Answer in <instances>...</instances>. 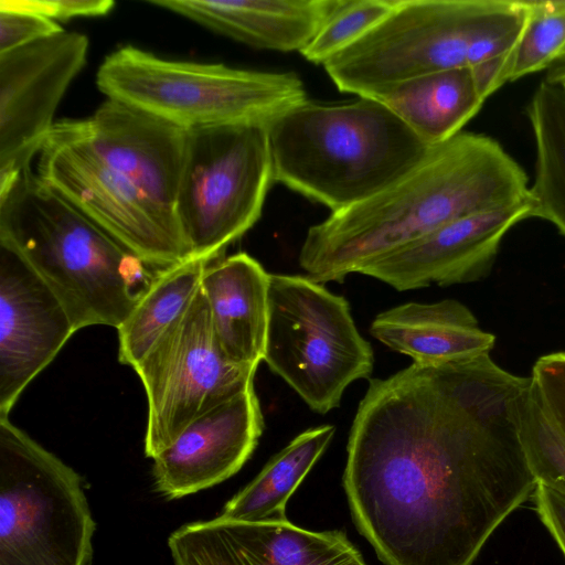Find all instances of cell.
<instances>
[{
  "label": "cell",
  "instance_id": "cell-1",
  "mask_svg": "<svg viewBox=\"0 0 565 565\" xmlns=\"http://www.w3.org/2000/svg\"><path fill=\"white\" fill-rule=\"evenodd\" d=\"M530 382L490 354L413 362L370 380L343 488L355 526L385 565H472L533 494L520 439Z\"/></svg>",
  "mask_w": 565,
  "mask_h": 565
},
{
  "label": "cell",
  "instance_id": "cell-2",
  "mask_svg": "<svg viewBox=\"0 0 565 565\" xmlns=\"http://www.w3.org/2000/svg\"><path fill=\"white\" fill-rule=\"evenodd\" d=\"M529 199L527 175L503 147L461 131L391 186L312 225L299 265L317 282H340L444 224Z\"/></svg>",
  "mask_w": 565,
  "mask_h": 565
},
{
  "label": "cell",
  "instance_id": "cell-3",
  "mask_svg": "<svg viewBox=\"0 0 565 565\" xmlns=\"http://www.w3.org/2000/svg\"><path fill=\"white\" fill-rule=\"evenodd\" d=\"M0 243L50 287L76 331L97 324L118 329L157 271L31 167L0 181Z\"/></svg>",
  "mask_w": 565,
  "mask_h": 565
},
{
  "label": "cell",
  "instance_id": "cell-4",
  "mask_svg": "<svg viewBox=\"0 0 565 565\" xmlns=\"http://www.w3.org/2000/svg\"><path fill=\"white\" fill-rule=\"evenodd\" d=\"M274 181L327 206L351 207L415 169L431 147L381 102L292 107L268 127Z\"/></svg>",
  "mask_w": 565,
  "mask_h": 565
},
{
  "label": "cell",
  "instance_id": "cell-5",
  "mask_svg": "<svg viewBox=\"0 0 565 565\" xmlns=\"http://www.w3.org/2000/svg\"><path fill=\"white\" fill-rule=\"evenodd\" d=\"M526 19V0H395L323 67L340 92L375 98L401 82L512 52Z\"/></svg>",
  "mask_w": 565,
  "mask_h": 565
},
{
  "label": "cell",
  "instance_id": "cell-6",
  "mask_svg": "<svg viewBox=\"0 0 565 565\" xmlns=\"http://www.w3.org/2000/svg\"><path fill=\"white\" fill-rule=\"evenodd\" d=\"M96 85L107 98L185 130L239 122L268 127L307 100L303 83L292 72L175 61L132 45L105 57Z\"/></svg>",
  "mask_w": 565,
  "mask_h": 565
},
{
  "label": "cell",
  "instance_id": "cell-7",
  "mask_svg": "<svg viewBox=\"0 0 565 565\" xmlns=\"http://www.w3.org/2000/svg\"><path fill=\"white\" fill-rule=\"evenodd\" d=\"M95 522L79 475L0 418V565H90Z\"/></svg>",
  "mask_w": 565,
  "mask_h": 565
},
{
  "label": "cell",
  "instance_id": "cell-8",
  "mask_svg": "<svg viewBox=\"0 0 565 565\" xmlns=\"http://www.w3.org/2000/svg\"><path fill=\"white\" fill-rule=\"evenodd\" d=\"M268 306L264 361L310 409L327 414L371 375L373 350L345 298L308 276L270 274Z\"/></svg>",
  "mask_w": 565,
  "mask_h": 565
},
{
  "label": "cell",
  "instance_id": "cell-9",
  "mask_svg": "<svg viewBox=\"0 0 565 565\" xmlns=\"http://www.w3.org/2000/svg\"><path fill=\"white\" fill-rule=\"evenodd\" d=\"M273 181L266 126L188 130L174 214L192 257L221 258L258 221Z\"/></svg>",
  "mask_w": 565,
  "mask_h": 565
},
{
  "label": "cell",
  "instance_id": "cell-10",
  "mask_svg": "<svg viewBox=\"0 0 565 565\" xmlns=\"http://www.w3.org/2000/svg\"><path fill=\"white\" fill-rule=\"evenodd\" d=\"M38 157L42 181L150 267L192 258L174 213L105 164L77 119L55 121Z\"/></svg>",
  "mask_w": 565,
  "mask_h": 565
},
{
  "label": "cell",
  "instance_id": "cell-11",
  "mask_svg": "<svg viewBox=\"0 0 565 565\" xmlns=\"http://www.w3.org/2000/svg\"><path fill=\"white\" fill-rule=\"evenodd\" d=\"M134 370L147 397L145 454L153 459L194 419L253 387L257 366L225 356L200 290Z\"/></svg>",
  "mask_w": 565,
  "mask_h": 565
},
{
  "label": "cell",
  "instance_id": "cell-12",
  "mask_svg": "<svg viewBox=\"0 0 565 565\" xmlns=\"http://www.w3.org/2000/svg\"><path fill=\"white\" fill-rule=\"evenodd\" d=\"M88 49L85 34L63 30L0 54V181L31 167Z\"/></svg>",
  "mask_w": 565,
  "mask_h": 565
},
{
  "label": "cell",
  "instance_id": "cell-13",
  "mask_svg": "<svg viewBox=\"0 0 565 565\" xmlns=\"http://www.w3.org/2000/svg\"><path fill=\"white\" fill-rule=\"evenodd\" d=\"M173 565H367L342 531L316 532L284 520L217 516L168 539Z\"/></svg>",
  "mask_w": 565,
  "mask_h": 565
},
{
  "label": "cell",
  "instance_id": "cell-14",
  "mask_svg": "<svg viewBox=\"0 0 565 565\" xmlns=\"http://www.w3.org/2000/svg\"><path fill=\"white\" fill-rule=\"evenodd\" d=\"M75 332L50 287L0 243V418Z\"/></svg>",
  "mask_w": 565,
  "mask_h": 565
},
{
  "label": "cell",
  "instance_id": "cell-15",
  "mask_svg": "<svg viewBox=\"0 0 565 565\" xmlns=\"http://www.w3.org/2000/svg\"><path fill=\"white\" fill-rule=\"evenodd\" d=\"M531 212L530 198L454 220L372 263L361 274L399 291L480 280L489 275L507 232L532 217Z\"/></svg>",
  "mask_w": 565,
  "mask_h": 565
},
{
  "label": "cell",
  "instance_id": "cell-16",
  "mask_svg": "<svg viewBox=\"0 0 565 565\" xmlns=\"http://www.w3.org/2000/svg\"><path fill=\"white\" fill-rule=\"evenodd\" d=\"M263 429L253 386L194 419L152 459L156 490L179 499L223 482L249 459Z\"/></svg>",
  "mask_w": 565,
  "mask_h": 565
},
{
  "label": "cell",
  "instance_id": "cell-17",
  "mask_svg": "<svg viewBox=\"0 0 565 565\" xmlns=\"http://www.w3.org/2000/svg\"><path fill=\"white\" fill-rule=\"evenodd\" d=\"M77 125L105 164L174 213L188 130L109 98Z\"/></svg>",
  "mask_w": 565,
  "mask_h": 565
},
{
  "label": "cell",
  "instance_id": "cell-18",
  "mask_svg": "<svg viewBox=\"0 0 565 565\" xmlns=\"http://www.w3.org/2000/svg\"><path fill=\"white\" fill-rule=\"evenodd\" d=\"M338 0H150L218 34L253 47L299 53Z\"/></svg>",
  "mask_w": 565,
  "mask_h": 565
},
{
  "label": "cell",
  "instance_id": "cell-19",
  "mask_svg": "<svg viewBox=\"0 0 565 565\" xmlns=\"http://www.w3.org/2000/svg\"><path fill=\"white\" fill-rule=\"evenodd\" d=\"M269 275L246 253L210 263L201 290L218 347L232 362L258 366L264 361Z\"/></svg>",
  "mask_w": 565,
  "mask_h": 565
},
{
  "label": "cell",
  "instance_id": "cell-20",
  "mask_svg": "<svg viewBox=\"0 0 565 565\" xmlns=\"http://www.w3.org/2000/svg\"><path fill=\"white\" fill-rule=\"evenodd\" d=\"M372 337L415 363L439 364L490 354L495 337L482 330L470 309L455 299L406 302L379 313Z\"/></svg>",
  "mask_w": 565,
  "mask_h": 565
},
{
  "label": "cell",
  "instance_id": "cell-21",
  "mask_svg": "<svg viewBox=\"0 0 565 565\" xmlns=\"http://www.w3.org/2000/svg\"><path fill=\"white\" fill-rule=\"evenodd\" d=\"M374 99L388 107L430 147L461 132L484 103L469 67L401 82Z\"/></svg>",
  "mask_w": 565,
  "mask_h": 565
},
{
  "label": "cell",
  "instance_id": "cell-22",
  "mask_svg": "<svg viewBox=\"0 0 565 565\" xmlns=\"http://www.w3.org/2000/svg\"><path fill=\"white\" fill-rule=\"evenodd\" d=\"M210 263L192 257L156 271L128 318L117 329L121 364L134 369L186 312L201 290Z\"/></svg>",
  "mask_w": 565,
  "mask_h": 565
},
{
  "label": "cell",
  "instance_id": "cell-23",
  "mask_svg": "<svg viewBox=\"0 0 565 565\" xmlns=\"http://www.w3.org/2000/svg\"><path fill=\"white\" fill-rule=\"evenodd\" d=\"M334 431V426L321 425L299 434L225 503L220 516L244 521L287 519V501L324 452Z\"/></svg>",
  "mask_w": 565,
  "mask_h": 565
},
{
  "label": "cell",
  "instance_id": "cell-24",
  "mask_svg": "<svg viewBox=\"0 0 565 565\" xmlns=\"http://www.w3.org/2000/svg\"><path fill=\"white\" fill-rule=\"evenodd\" d=\"M526 115L536 154L531 214L548 221L565 236V89L541 82Z\"/></svg>",
  "mask_w": 565,
  "mask_h": 565
},
{
  "label": "cell",
  "instance_id": "cell-25",
  "mask_svg": "<svg viewBox=\"0 0 565 565\" xmlns=\"http://www.w3.org/2000/svg\"><path fill=\"white\" fill-rule=\"evenodd\" d=\"M526 3V24L514 49L510 82L550 68L565 45V0Z\"/></svg>",
  "mask_w": 565,
  "mask_h": 565
},
{
  "label": "cell",
  "instance_id": "cell-26",
  "mask_svg": "<svg viewBox=\"0 0 565 565\" xmlns=\"http://www.w3.org/2000/svg\"><path fill=\"white\" fill-rule=\"evenodd\" d=\"M520 439L536 482L565 497V439L534 397L531 382L520 411Z\"/></svg>",
  "mask_w": 565,
  "mask_h": 565
},
{
  "label": "cell",
  "instance_id": "cell-27",
  "mask_svg": "<svg viewBox=\"0 0 565 565\" xmlns=\"http://www.w3.org/2000/svg\"><path fill=\"white\" fill-rule=\"evenodd\" d=\"M395 0H338L335 7L300 54L309 62L324 64L376 25Z\"/></svg>",
  "mask_w": 565,
  "mask_h": 565
},
{
  "label": "cell",
  "instance_id": "cell-28",
  "mask_svg": "<svg viewBox=\"0 0 565 565\" xmlns=\"http://www.w3.org/2000/svg\"><path fill=\"white\" fill-rule=\"evenodd\" d=\"M530 379L534 397L565 439V352L539 358Z\"/></svg>",
  "mask_w": 565,
  "mask_h": 565
},
{
  "label": "cell",
  "instance_id": "cell-29",
  "mask_svg": "<svg viewBox=\"0 0 565 565\" xmlns=\"http://www.w3.org/2000/svg\"><path fill=\"white\" fill-rule=\"evenodd\" d=\"M60 23L28 11L0 7V54L54 35Z\"/></svg>",
  "mask_w": 565,
  "mask_h": 565
},
{
  "label": "cell",
  "instance_id": "cell-30",
  "mask_svg": "<svg viewBox=\"0 0 565 565\" xmlns=\"http://www.w3.org/2000/svg\"><path fill=\"white\" fill-rule=\"evenodd\" d=\"M0 7L28 11L55 22L77 17H102L115 7L111 0H1Z\"/></svg>",
  "mask_w": 565,
  "mask_h": 565
},
{
  "label": "cell",
  "instance_id": "cell-31",
  "mask_svg": "<svg viewBox=\"0 0 565 565\" xmlns=\"http://www.w3.org/2000/svg\"><path fill=\"white\" fill-rule=\"evenodd\" d=\"M533 500L537 515L565 555V497L536 483Z\"/></svg>",
  "mask_w": 565,
  "mask_h": 565
},
{
  "label": "cell",
  "instance_id": "cell-32",
  "mask_svg": "<svg viewBox=\"0 0 565 565\" xmlns=\"http://www.w3.org/2000/svg\"><path fill=\"white\" fill-rule=\"evenodd\" d=\"M514 50L470 67L477 90L486 99L510 82Z\"/></svg>",
  "mask_w": 565,
  "mask_h": 565
},
{
  "label": "cell",
  "instance_id": "cell-33",
  "mask_svg": "<svg viewBox=\"0 0 565 565\" xmlns=\"http://www.w3.org/2000/svg\"><path fill=\"white\" fill-rule=\"evenodd\" d=\"M545 82L557 85L565 79V62L554 63L546 70Z\"/></svg>",
  "mask_w": 565,
  "mask_h": 565
},
{
  "label": "cell",
  "instance_id": "cell-34",
  "mask_svg": "<svg viewBox=\"0 0 565 565\" xmlns=\"http://www.w3.org/2000/svg\"><path fill=\"white\" fill-rule=\"evenodd\" d=\"M565 62V45L561 50L557 60L554 63Z\"/></svg>",
  "mask_w": 565,
  "mask_h": 565
},
{
  "label": "cell",
  "instance_id": "cell-35",
  "mask_svg": "<svg viewBox=\"0 0 565 565\" xmlns=\"http://www.w3.org/2000/svg\"><path fill=\"white\" fill-rule=\"evenodd\" d=\"M558 86L563 87L565 89V79L562 81L559 84H557Z\"/></svg>",
  "mask_w": 565,
  "mask_h": 565
}]
</instances>
